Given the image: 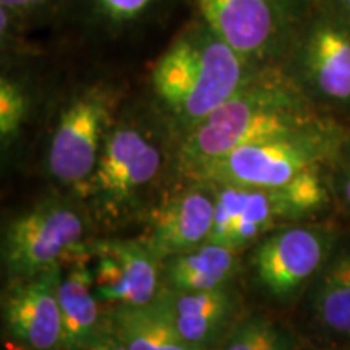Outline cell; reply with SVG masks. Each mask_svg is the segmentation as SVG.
<instances>
[{
    "label": "cell",
    "instance_id": "13",
    "mask_svg": "<svg viewBox=\"0 0 350 350\" xmlns=\"http://www.w3.org/2000/svg\"><path fill=\"white\" fill-rule=\"evenodd\" d=\"M213 221V187L208 182L191 180L190 185L177 191L152 211L143 242L163 261L208 242Z\"/></svg>",
    "mask_w": 350,
    "mask_h": 350
},
{
    "label": "cell",
    "instance_id": "18",
    "mask_svg": "<svg viewBox=\"0 0 350 350\" xmlns=\"http://www.w3.org/2000/svg\"><path fill=\"white\" fill-rule=\"evenodd\" d=\"M239 271L240 253L209 240L161 261L163 286L175 292L229 286L237 278Z\"/></svg>",
    "mask_w": 350,
    "mask_h": 350
},
{
    "label": "cell",
    "instance_id": "1",
    "mask_svg": "<svg viewBox=\"0 0 350 350\" xmlns=\"http://www.w3.org/2000/svg\"><path fill=\"white\" fill-rule=\"evenodd\" d=\"M326 117L281 68H262L216 111L180 135V167L187 175L235 148L305 129Z\"/></svg>",
    "mask_w": 350,
    "mask_h": 350
},
{
    "label": "cell",
    "instance_id": "10",
    "mask_svg": "<svg viewBox=\"0 0 350 350\" xmlns=\"http://www.w3.org/2000/svg\"><path fill=\"white\" fill-rule=\"evenodd\" d=\"M88 265L104 308L146 305L163 294L161 260L138 240L104 239L88 245Z\"/></svg>",
    "mask_w": 350,
    "mask_h": 350
},
{
    "label": "cell",
    "instance_id": "15",
    "mask_svg": "<svg viewBox=\"0 0 350 350\" xmlns=\"http://www.w3.org/2000/svg\"><path fill=\"white\" fill-rule=\"evenodd\" d=\"M64 326V349H106L107 313L93 287L88 258L62 269L57 286Z\"/></svg>",
    "mask_w": 350,
    "mask_h": 350
},
{
    "label": "cell",
    "instance_id": "17",
    "mask_svg": "<svg viewBox=\"0 0 350 350\" xmlns=\"http://www.w3.org/2000/svg\"><path fill=\"white\" fill-rule=\"evenodd\" d=\"M106 349L188 350L175 329L165 294L146 305L107 312Z\"/></svg>",
    "mask_w": 350,
    "mask_h": 350
},
{
    "label": "cell",
    "instance_id": "8",
    "mask_svg": "<svg viewBox=\"0 0 350 350\" xmlns=\"http://www.w3.org/2000/svg\"><path fill=\"white\" fill-rule=\"evenodd\" d=\"M336 242L334 230L310 221L275 227L250 248L253 282L275 304H294L306 294Z\"/></svg>",
    "mask_w": 350,
    "mask_h": 350
},
{
    "label": "cell",
    "instance_id": "26",
    "mask_svg": "<svg viewBox=\"0 0 350 350\" xmlns=\"http://www.w3.org/2000/svg\"><path fill=\"white\" fill-rule=\"evenodd\" d=\"M327 2L350 16V0H327Z\"/></svg>",
    "mask_w": 350,
    "mask_h": 350
},
{
    "label": "cell",
    "instance_id": "2",
    "mask_svg": "<svg viewBox=\"0 0 350 350\" xmlns=\"http://www.w3.org/2000/svg\"><path fill=\"white\" fill-rule=\"evenodd\" d=\"M262 68L193 15L151 68V88L180 135L243 88Z\"/></svg>",
    "mask_w": 350,
    "mask_h": 350
},
{
    "label": "cell",
    "instance_id": "11",
    "mask_svg": "<svg viewBox=\"0 0 350 350\" xmlns=\"http://www.w3.org/2000/svg\"><path fill=\"white\" fill-rule=\"evenodd\" d=\"M64 268L12 278L0 295V327L21 349H64L57 286Z\"/></svg>",
    "mask_w": 350,
    "mask_h": 350
},
{
    "label": "cell",
    "instance_id": "23",
    "mask_svg": "<svg viewBox=\"0 0 350 350\" xmlns=\"http://www.w3.org/2000/svg\"><path fill=\"white\" fill-rule=\"evenodd\" d=\"M72 0H0V5L28 31L41 21L68 12Z\"/></svg>",
    "mask_w": 350,
    "mask_h": 350
},
{
    "label": "cell",
    "instance_id": "25",
    "mask_svg": "<svg viewBox=\"0 0 350 350\" xmlns=\"http://www.w3.org/2000/svg\"><path fill=\"white\" fill-rule=\"evenodd\" d=\"M26 29L0 5V60L29 51L25 41Z\"/></svg>",
    "mask_w": 350,
    "mask_h": 350
},
{
    "label": "cell",
    "instance_id": "21",
    "mask_svg": "<svg viewBox=\"0 0 350 350\" xmlns=\"http://www.w3.org/2000/svg\"><path fill=\"white\" fill-rule=\"evenodd\" d=\"M327 164L310 165L282 187L275 188L291 222L310 221L334 201L327 177Z\"/></svg>",
    "mask_w": 350,
    "mask_h": 350
},
{
    "label": "cell",
    "instance_id": "9",
    "mask_svg": "<svg viewBox=\"0 0 350 350\" xmlns=\"http://www.w3.org/2000/svg\"><path fill=\"white\" fill-rule=\"evenodd\" d=\"M116 111L117 93L106 85L83 88L65 104L47 148V169L55 182L83 188L116 124Z\"/></svg>",
    "mask_w": 350,
    "mask_h": 350
},
{
    "label": "cell",
    "instance_id": "14",
    "mask_svg": "<svg viewBox=\"0 0 350 350\" xmlns=\"http://www.w3.org/2000/svg\"><path fill=\"white\" fill-rule=\"evenodd\" d=\"M164 294L175 329L188 350L219 347L239 321L242 299L232 284L195 292L164 288Z\"/></svg>",
    "mask_w": 350,
    "mask_h": 350
},
{
    "label": "cell",
    "instance_id": "7",
    "mask_svg": "<svg viewBox=\"0 0 350 350\" xmlns=\"http://www.w3.org/2000/svg\"><path fill=\"white\" fill-rule=\"evenodd\" d=\"M193 15L256 68L279 67L317 0H187Z\"/></svg>",
    "mask_w": 350,
    "mask_h": 350
},
{
    "label": "cell",
    "instance_id": "3",
    "mask_svg": "<svg viewBox=\"0 0 350 350\" xmlns=\"http://www.w3.org/2000/svg\"><path fill=\"white\" fill-rule=\"evenodd\" d=\"M279 68L318 112L350 119V16L317 0L288 44Z\"/></svg>",
    "mask_w": 350,
    "mask_h": 350
},
{
    "label": "cell",
    "instance_id": "6",
    "mask_svg": "<svg viewBox=\"0 0 350 350\" xmlns=\"http://www.w3.org/2000/svg\"><path fill=\"white\" fill-rule=\"evenodd\" d=\"M88 216L62 198L34 204L7 222L0 234V266L8 279L65 268L88 258Z\"/></svg>",
    "mask_w": 350,
    "mask_h": 350
},
{
    "label": "cell",
    "instance_id": "12",
    "mask_svg": "<svg viewBox=\"0 0 350 350\" xmlns=\"http://www.w3.org/2000/svg\"><path fill=\"white\" fill-rule=\"evenodd\" d=\"M209 185L214 191V221L209 242L221 243L242 255L275 227L291 222L275 188L232 183Z\"/></svg>",
    "mask_w": 350,
    "mask_h": 350
},
{
    "label": "cell",
    "instance_id": "24",
    "mask_svg": "<svg viewBox=\"0 0 350 350\" xmlns=\"http://www.w3.org/2000/svg\"><path fill=\"white\" fill-rule=\"evenodd\" d=\"M327 177L334 200L350 213V130L327 164Z\"/></svg>",
    "mask_w": 350,
    "mask_h": 350
},
{
    "label": "cell",
    "instance_id": "5",
    "mask_svg": "<svg viewBox=\"0 0 350 350\" xmlns=\"http://www.w3.org/2000/svg\"><path fill=\"white\" fill-rule=\"evenodd\" d=\"M164 164L163 146L151 131L131 122H116L81 190L100 219L119 221L142 206Z\"/></svg>",
    "mask_w": 350,
    "mask_h": 350
},
{
    "label": "cell",
    "instance_id": "4",
    "mask_svg": "<svg viewBox=\"0 0 350 350\" xmlns=\"http://www.w3.org/2000/svg\"><path fill=\"white\" fill-rule=\"evenodd\" d=\"M350 125L332 117L262 142L239 146L188 172L191 180L278 188L314 164H327Z\"/></svg>",
    "mask_w": 350,
    "mask_h": 350
},
{
    "label": "cell",
    "instance_id": "19",
    "mask_svg": "<svg viewBox=\"0 0 350 350\" xmlns=\"http://www.w3.org/2000/svg\"><path fill=\"white\" fill-rule=\"evenodd\" d=\"M29 55L25 51L0 60V161L20 142L36 111L38 83Z\"/></svg>",
    "mask_w": 350,
    "mask_h": 350
},
{
    "label": "cell",
    "instance_id": "22",
    "mask_svg": "<svg viewBox=\"0 0 350 350\" xmlns=\"http://www.w3.org/2000/svg\"><path fill=\"white\" fill-rule=\"evenodd\" d=\"M295 338L266 318L239 319L219 349L227 350H288L297 349Z\"/></svg>",
    "mask_w": 350,
    "mask_h": 350
},
{
    "label": "cell",
    "instance_id": "20",
    "mask_svg": "<svg viewBox=\"0 0 350 350\" xmlns=\"http://www.w3.org/2000/svg\"><path fill=\"white\" fill-rule=\"evenodd\" d=\"M172 0H72L85 23L107 36H124L144 28L167 10Z\"/></svg>",
    "mask_w": 350,
    "mask_h": 350
},
{
    "label": "cell",
    "instance_id": "16",
    "mask_svg": "<svg viewBox=\"0 0 350 350\" xmlns=\"http://www.w3.org/2000/svg\"><path fill=\"white\" fill-rule=\"evenodd\" d=\"M305 295L319 334L334 342H350V237L338 239Z\"/></svg>",
    "mask_w": 350,
    "mask_h": 350
}]
</instances>
